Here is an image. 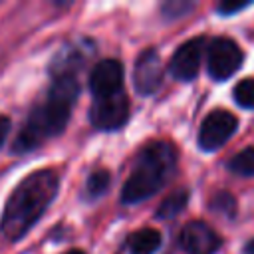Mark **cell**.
Masks as SVG:
<instances>
[{
	"mask_svg": "<svg viewBox=\"0 0 254 254\" xmlns=\"http://www.w3.org/2000/svg\"><path fill=\"white\" fill-rule=\"evenodd\" d=\"M79 93L75 75H56L46 99L30 113L26 125L16 137L14 151L24 153L38 147L46 137L60 135L71 115V107Z\"/></svg>",
	"mask_w": 254,
	"mask_h": 254,
	"instance_id": "obj_1",
	"label": "cell"
},
{
	"mask_svg": "<svg viewBox=\"0 0 254 254\" xmlns=\"http://www.w3.org/2000/svg\"><path fill=\"white\" fill-rule=\"evenodd\" d=\"M58 192V177L54 171H36L22 179L6 200L0 220L2 234L16 242L44 214Z\"/></svg>",
	"mask_w": 254,
	"mask_h": 254,
	"instance_id": "obj_2",
	"label": "cell"
},
{
	"mask_svg": "<svg viewBox=\"0 0 254 254\" xmlns=\"http://www.w3.org/2000/svg\"><path fill=\"white\" fill-rule=\"evenodd\" d=\"M177 167V151L167 141L149 143L137 157L131 177L125 181L121 200L125 204L141 202L153 196L171 179Z\"/></svg>",
	"mask_w": 254,
	"mask_h": 254,
	"instance_id": "obj_3",
	"label": "cell"
},
{
	"mask_svg": "<svg viewBox=\"0 0 254 254\" xmlns=\"http://www.w3.org/2000/svg\"><path fill=\"white\" fill-rule=\"evenodd\" d=\"M236 125H238V119L226 109H216L208 113L198 131V145L204 151L220 149L234 135Z\"/></svg>",
	"mask_w": 254,
	"mask_h": 254,
	"instance_id": "obj_4",
	"label": "cell"
},
{
	"mask_svg": "<svg viewBox=\"0 0 254 254\" xmlns=\"http://www.w3.org/2000/svg\"><path fill=\"white\" fill-rule=\"evenodd\" d=\"M129 117V99L123 93L95 99L89 109V121L95 129L111 131L119 129Z\"/></svg>",
	"mask_w": 254,
	"mask_h": 254,
	"instance_id": "obj_5",
	"label": "cell"
},
{
	"mask_svg": "<svg viewBox=\"0 0 254 254\" xmlns=\"http://www.w3.org/2000/svg\"><path fill=\"white\" fill-rule=\"evenodd\" d=\"M242 64L240 48L228 38H216L208 46V73L222 81L228 79Z\"/></svg>",
	"mask_w": 254,
	"mask_h": 254,
	"instance_id": "obj_6",
	"label": "cell"
},
{
	"mask_svg": "<svg viewBox=\"0 0 254 254\" xmlns=\"http://www.w3.org/2000/svg\"><path fill=\"white\" fill-rule=\"evenodd\" d=\"M202 52H204V38H192V40L185 42L171 58L169 69H171L173 77L179 81L194 79V75L198 73V67H200Z\"/></svg>",
	"mask_w": 254,
	"mask_h": 254,
	"instance_id": "obj_7",
	"label": "cell"
},
{
	"mask_svg": "<svg viewBox=\"0 0 254 254\" xmlns=\"http://www.w3.org/2000/svg\"><path fill=\"white\" fill-rule=\"evenodd\" d=\"M133 83H135V89L141 95H151L161 87V83H163V62H161V56L155 50H145L137 58L135 69H133Z\"/></svg>",
	"mask_w": 254,
	"mask_h": 254,
	"instance_id": "obj_8",
	"label": "cell"
},
{
	"mask_svg": "<svg viewBox=\"0 0 254 254\" xmlns=\"http://www.w3.org/2000/svg\"><path fill=\"white\" fill-rule=\"evenodd\" d=\"M121 85L123 65L117 60H101L99 64H95L89 75V89L95 95V99L121 93Z\"/></svg>",
	"mask_w": 254,
	"mask_h": 254,
	"instance_id": "obj_9",
	"label": "cell"
},
{
	"mask_svg": "<svg viewBox=\"0 0 254 254\" xmlns=\"http://www.w3.org/2000/svg\"><path fill=\"white\" fill-rule=\"evenodd\" d=\"M181 246L187 254H214L220 248V238L206 222L192 220L181 230Z\"/></svg>",
	"mask_w": 254,
	"mask_h": 254,
	"instance_id": "obj_10",
	"label": "cell"
},
{
	"mask_svg": "<svg viewBox=\"0 0 254 254\" xmlns=\"http://www.w3.org/2000/svg\"><path fill=\"white\" fill-rule=\"evenodd\" d=\"M161 246V232L155 228H141L127 238V248L131 254H155Z\"/></svg>",
	"mask_w": 254,
	"mask_h": 254,
	"instance_id": "obj_11",
	"label": "cell"
},
{
	"mask_svg": "<svg viewBox=\"0 0 254 254\" xmlns=\"http://www.w3.org/2000/svg\"><path fill=\"white\" fill-rule=\"evenodd\" d=\"M189 202V192L185 189H179L175 192H171L167 198H163V202L157 208V216L167 220V218H175Z\"/></svg>",
	"mask_w": 254,
	"mask_h": 254,
	"instance_id": "obj_12",
	"label": "cell"
},
{
	"mask_svg": "<svg viewBox=\"0 0 254 254\" xmlns=\"http://www.w3.org/2000/svg\"><path fill=\"white\" fill-rule=\"evenodd\" d=\"M228 169L240 177H254V147H248V149L236 153L230 159Z\"/></svg>",
	"mask_w": 254,
	"mask_h": 254,
	"instance_id": "obj_13",
	"label": "cell"
},
{
	"mask_svg": "<svg viewBox=\"0 0 254 254\" xmlns=\"http://www.w3.org/2000/svg\"><path fill=\"white\" fill-rule=\"evenodd\" d=\"M234 99L244 109H254V77H246L236 83Z\"/></svg>",
	"mask_w": 254,
	"mask_h": 254,
	"instance_id": "obj_14",
	"label": "cell"
},
{
	"mask_svg": "<svg viewBox=\"0 0 254 254\" xmlns=\"http://www.w3.org/2000/svg\"><path fill=\"white\" fill-rule=\"evenodd\" d=\"M109 183H111V177H109V173H107L105 169L93 171V173L89 175V179H87V185H85L87 194H89V196H101V194L107 190Z\"/></svg>",
	"mask_w": 254,
	"mask_h": 254,
	"instance_id": "obj_15",
	"label": "cell"
},
{
	"mask_svg": "<svg viewBox=\"0 0 254 254\" xmlns=\"http://www.w3.org/2000/svg\"><path fill=\"white\" fill-rule=\"evenodd\" d=\"M210 204H212V210L222 212L224 216H232L234 210H236V202H234V198H232L228 192H218V194L212 198Z\"/></svg>",
	"mask_w": 254,
	"mask_h": 254,
	"instance_id": "obj_16",
	"label": "cell"
},
{
	"mask_svg": "<svg viewBox=\"0 0 254 254\" xmlns=\"http://www.w3.org/2000/svg\"><path fill=\"white\" fill-rule=\"evenodd\" d=\"M192 8V4H189V2H167L165 6H163V12L169 16V18H179L183 12H187V10H190Z\"/></svg>",
	"mask_w": 254,
	"mask_h": 254,
	"instance_id": "obj_17",
	"label": "cell"
},
{
	"mask_svg": "<svg viewBox=\"0 0 254 254\" xmlns=\"http://www.w3.org/2000/svg\"><path fill=\"white\" fill-rule=\"evenodd\" d=\"M248 4H250L248 0H246V2H230V0H224V2L218 4L216 10H218L220 14H234V12H238V10H244Z\"/></svg>",
	"mask_w": 254,
	"mask_h": 254,
	"instance_id": "obj_18",
	"label": "cell"
},
{
	"mask_svg": "<svg viewBox=\"0 0 254 254\" xmlns=\"http://www.w3.org/2000/svg\"><path fill=\"white\" fill-rule=\"evenodd\" d=\"M8 131H10V119L0 115V147H2V143H4V139H6V135H8Z\"/></svg>",
	"mask_w": 254,
	"mask_h": 254,
	"instance_id": "obj_19",
	"label": "cell"
},
{
	"mask_svg": "<svg viewBox=\"0 0 254 254\" xmlns=\"http://www.w3.org/2000/svg\"><path fill=\"white\" fill-rule=\"evenodd\" d=\"M244 254H254V238H252L250 242H246V246H244Z\"/></svg>",
	"mask_w": 254,
	"mask_h": 254,
	"instance_id": "obj_20",
	"label": "cell"
},
{
	"mask_svg": "<svg viewBox=\"0 0 254 254\" xmlns=\"http://www.w3.org/2000/svg\"><path fill=\"white\" fill-rule=\"evenodd\" d=\"M67 254H85V252H83V250H69Z\"/></svg>",
	"mask_w": 254,
	"mask_h": 254,
	"instance_id": "obj_21",
	"label": "cell"
}]
</instances>
